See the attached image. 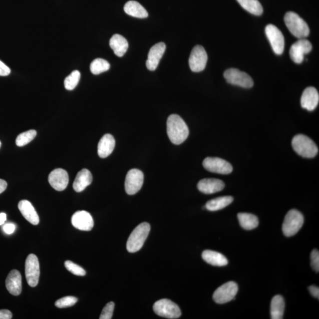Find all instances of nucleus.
Masks as SVG:
<instances>
[{"instance_id":"1","label":"nucleus","mask_w":319,"mask_h":319,"mask_svg":"<svg viewBox=\"0 0 319 319\" xmlns=\"http://www.w3.org/2000/svg\"><path fill=\"white\" fill-rule=\"evenodd\" d=\"M167 133L172 143L179 145L188 137L189 130L187 124L178 115H171L167 121Z\"/></svg>"},{"instance_id":"2","label":"nucleus","mask_w":319,"mask_h":319,"mask_svg":"<svg viewBox=\"0 0 319 319\" xmlns=\"http://www.w3.org/2000/svg\"><path fill=\"white\" fill-rule=\"evenodd\" d=\"M286 26L291 34L299 39L307 38L310 34V29L303 19L297 13L289 12L286 13L284 17Z\"/></svg>"},{"instance_id":"3","label":"nucleus","mask_w":319,"mask_h":319,"mask_svg":"<svg viewBox=\"0 0 319 319\" xmlns=\"http://www.w3.org/2000/svg\"><path fill=\"white\" fill-rule=\"evenodd\" d=\"M150 225L149 223L143 222L138 225L131 233L127 243L128 251L131 253L139 251L149 235Z\"/></svg>"},{"instance_id":"4","label":"nucleus","mask_w":319,"mask_h":319,"mask_svg":"<svg viewBox=\"0 0 319 319\" xmlns=\"http://www.w3.org/2000/svg\"><path fill=\"white\" fill-rule=\"evenodd\" d=\"M292 147L298 155L305 158H313L318 153L316 144L304 135L295 136L292 140Z\"/></svg>"},{"instance_id":"5","label":"nucleus","mask_w":319,"mask_h":319,"mask_svg":"<svg viewBox=\"0 0 319 319\" xmlns=\"http://www.w3.org/2000/svg\"><path fill=\"white\" fill-rule=\"evenodd\" d=\"M303 223L304 217L302 213L297 210L291 209L285 215L282 223V232L285 236L290 237L299 231Z\"/></svg>"},{"instance_id":"6","label":"nucleus","mask_w":319,"mask_h":319,"mask_svg":"<svg viewBox=\"0 0 319 319\" xmlns=\"http://www.w3.org/2000/svg\"><path fill=\"white\" fill-rule=\"evenodd\" d=\"M153 310L159 316L167 318H178L182 314L178 305L166 298L156 301L154 304Z\"/></svg>"},{"instance_id":"7","label":"nucleus","mask_w":319,"mask_h":319,"mask_svg":"<svg viewBox=\"0 0 319 319\" xmlns=\"http://www.w3.org/2000/svg\"><path fill=\"white\" fill-rule=\"evenodd\" d=\"M224 77L229 84L242 88H251L254 85L252 78L238 69L230 68L227 70L225 72Z\"/></svg>"},{"instance_id":"8","label":"nucleus","mask_w":319,"mask_h":319,"mask_svg":"<svg viewBox=\"0 0 319 319\" xmlns=\"http://www.w3.org/2000/svg\"><path fill=\"white\" fill-rule=\"evenodd\" d=\"M238 291L237 284L233 281L226 282L217 288L213 295V300L218 304H225L234 300Z\"/></svg>"},{"instance_id":"9","label":"nucleus","mask_w":319,"mask_h":319,"mask_svg":"<svg viewBox=\"0 0 319 319\" xmlns=\"http://www.w3.org/2000/svg\"><path fill=\"white\" fill-rule=\"evenodd\" d=\"M25 274L28 284L32 287L37 286L40 277V265L35 254H30L26 259Z\"/></svg>"},{"instance_id":"10","label":"nucleus","mask_w":319,"mask_h":319,"mask_svg":"<svg viewBox=\"0 0 319 319\" xmlns=\"http://www.w3.org/2000/svg\"><path fill=\"white\" fill-rule=\"evenodd\" d=\"M265 32L273 51L276 55L282 54L284 51L285 42L282 32L273 25H268L266 26Z\"/></svg>"},{"instance_id":"11","label":"nucleus","mask_w":319,"mask_h":319,"mask_svg":"<svg viewBox=\"0 0 319 319\" xmlns=\"http://www.w3.org/2000/svg\"><path fill=\"white\" fill-rule=\"evenodd\" d=\"M144 183V174L141 170L131 169L128 172L125 181V189L128 195L136 194L142 187Z\"/></svg>"},{"instance_id":"12","label":"nucleus","mask_w":319,"mask_h":319,"mask_svg":"<svg viewBox=\"0 0 319 319\" xmlns=\"http://www.w3.org/2000/svg\"><path fill=\"white\" fill-rule=\"evenodd\" d=\"M208 55L202 46L197 45L192 49L189 59L190 70L194 72H199L205 70Z\"/></svg>"},{"instance_id":"13","label":"nucleus","mask_w":319,"mask_h":319,"mask_svg":"<svg viewBox=\"0 0 319 319\" xmlns=\"http://www.w3.org/2000/svg\"><path fill=\"white\" fill-rule=\"evenodd\" d=\"M203 166L210 172L221 174L232 173L233 167L227 161L218 157H207L204 160Z\"/></svg>"},{"instance_id":"14","label":"nucleus","mask_w":319,"mask_h":319,"mask_svg":"<svg viewBox=\"0 0 319 319\" xmlns=\"http://www.w3.org/2000/svg\"><path fill=\"white\" fill-rule=\"evenodd\" d=\"M312 50V45L305 39H299L292 45L290 50V55L292 61L295 64H300L304 61L305 55Z\"/></svg>"},{"instance_id":"15","label":"nucleus","mask_w":319,"mask_h":319,"mask_svg":"<svg viewBox=\"0 0 319 319\" xmlns=\"http://www.w3.org/2000/svg\"><path fill=\"white\" fill-rule=\"evenodd\" d=\"M72 224L81 231H90L93 229L94 222L90 213L81 210L75 212L72 217Z\"/></svg>"},{"instance_id":"16","label":"nucleus","mask_w":319,"mask_h":319,"mask_svg":"<svg viewBox=\"0 0 319 319\" xmlns=\"http://www.w3.org/2000/svg\"><path fill=\"white\" fill-rule=\"evenodd\" d=\"M48 180L53 188L58 191H63L68 185V174L64 169H55L49 174Z\"/></svg>"},{"instance_id":"17","label":"nucleus","mask_w":319,"mask_h":319,"mask_svg":"<svg viewBox=\"0 0 319 319\" xmlns=\"http://www.w3.org/2000/svg\"><path fill=\"white\" fill-rule=\"evenodd\" d=\"M165 51L166 45L163 42L158 43L150 49L146 61L148 70L151 71L156 70Z\"/></svg>"},{"instance_id":"18","label":"nucleus","mask_w":319,"mask_h":319,"mask_svg":"<svg viewBox=\"0 0 319 319\" xmlns=\"http://www.w3.org/2000/svg\"><path fill=\"white\" fill-rule=\"evenodd\" d=\"M319 102V94L316 89L308 87L305 89L301 98V105L302 108L312 111L317 107Z\"/></svg>"},{"instance_id":"19","label":"nucleus","mask_w":319,"mask_h":319,"mask_svg":"<svg viewBox=\"0 0 319 319\" xmlns=\"http://www.w3.org/2000/svg\"><path fill=\"white\" fill-rule=\"evenodd\" d=\"M6 286L10 293L18 296L22 291V278L21 273L13 269L8 276L6 280Z\"/></svg>"},{"instance_id":"20","label":"nucleus","mask_w":319,"mask_h":319,"mask_svg":"<svg viewBox=\"0 0 319 319\" xmlns=\"http://www.w3.org/2000/svg\"><path fill=\"white\" fill-rule=\"evenodd\" d=\"M225 187V183L217 179H204L197 184L200 192L205 194H213L221 192Z\"/></svg>"},{"instance_id":"21","label":"nucleus","mask_w":319,"mask_h":319,"mask_svg":"<svg viewBox=\"0 0 319 319\" xmlns=\"http://www.w3.org/2000/svg\"><path fill=\"white\" fill-rule=\"evenodd\" d=\"M18 208L24 218L32 225H37L39 217L32 204L28 200H23L19 203Z\"/></svg>"},{"instance_id":"22","label":"nucleus","mask_w":319,"mask_h":319,"mask_svg":"<svg viewBox=\"0 0 319 319\" xmlns=\"http://www.w3.org/2000/svg\"><path fill=\"white\" fill-rule=\"evenodd\" d=\"M116 140L112 135L107 134L101 138L98 145V154L101 158H106L113 152Z\"/></svg>"},{"instance_id":"23","label":"nucleus","mask_w":319,"mask_h":319,"mask_svg":"<svg viewBox=\"0 0 319 319\" xmlns=\"http://www.w3.org/2000/svg\"><path fill=\"white\" fill-rule=\"evenodd\" d=\"M93 182V175L90 170L82 169L77 174L73 184L74 189L77 192L83 191Z\"/></svg>"},{"instance_id":"24","label":"nucleus","mask_w":319,"mask_h":319,"mask_svg":"<svg viewBox=\"0 0 319 319\" xmlns=\"http://www.w3.org/2000/svg\"><path fill=\"white\" fill-rule=\"evenodd\" d=\"M202 256L204 261L213 266L222 267L228 264V259L224 255L212 250H205L203 252Z\"/></svg>"},{"instance_id":"25","label":"nucleus","mask_w":319,"mask_h":319,"mask_svg":"<svg viewBox=\"0 0 319 319\" xmlns=\"http://www.w3.org/2000/svg\"><path fill=\"white\" fill-rule=\"evenodd\" d=\"M110 46L115 55L118 57H122L128 50V43L123 36L117 34L111 38Z\"/></svg>"},{"instance_id":"26","label":"nucleus","mask_w":319,"mask_h":319,"mask_svg":"<svg viewBox=\"0 0 319 319\" xmlns=\"http://www.w3.org/2000/svg\"><path fill=\"white\" fill-rule=\"evenodd\" d=\"M124 10L126 14L134 18L144 19L149 16L146 10L139 3L135 1L128 2L125 5Z\"/></svg>"},{"instance_id":"27","label":"nucleus","mask_w":319,"mask_h":319,"mask_svg":"<svg viewBox=\"0 0 319 319\" xmlns=\"http://www.w3.org/2000/svg\"><path fill=\"white\" fill-rule=\"evenodd\" d=\"M285 308L284 298L280 295H277L272 298L271 302V318L281 319L283 318Z\"/></svg>"},{"instance_id":"28","label":"nucleus","mask_w":319,"mask_h":319,"mask_svg":"<svg viewBox=\"0 0 319 319\" xmlns=\"http://www.w3.org/2000/svg\"><path fill=\"white\" fill-rule=\"evenodd\" d=\"M233 197L230 196L216 197L207 202L205 208L209 211H217L226 208L233 202Z\"/></svg>"},{"instance_id":"29","label":"nucleus","mask_w":319,"mask_h":319,"mask_svg":"<svg viewBox=\"0 0 319 319\" xmlns=\"http://www.w3.org/2000/svg\"><path fill=\"white\" fill-rule=\"evenodd\" d=\"M238 219L240 225L246 230H252L259 225V220L255 215L248 213H239Z\"/></svg>"},{"instance_id":"30","label":"nucleus","mask_w":319,"mask_h":319,"mask_svg":"<svg viewBox=\"0 0 319 319\" xmlns=\"http://www.w3.org/2000/svg\"><path fill=\"white\" fill-rule=\"evenodd\" d=\"M245 11L255 16H261L263 13L262 6L258 0H237Z\"/></svg>"},{"instance_id":"31","label":"nucleus","mask_w":319,"mask_h":319,"mask_svg":"<svg viewBox=\"0 0 319 319\" xmlns=\"http://www.w3.org/2000/svg\"><path fill=\"white\" fill-rule=\"evenodd\" d=\"M110 68L109 62L105 59L98 58L92 62L90 65V70L94 75H99L107 72Z\"/></svg>"},{"instance_id":"32","label":"nucleus","mask_w":319,"mask_h":319,"mask_svg":"<svg viewBox=\"0 0 319 319\" xmlns=\"http://www.w3.org/2000/svg\"><path fill=\"white\" fill-rule=\"evenodd\" d=\"M36 135H37V133L34 130L25 131V132L19 134L16 140V145L19 147L27 145L35 139Z\"/></svg>"},{"instance_id":"33","label":"nucleus","mask_w":319,"mask_h":319,"mask_svg":"<svg viewBox=\"0 0 319 319\" xmlns=\"http://www.w3.org/2000/svg\"><path fill=\"white\" fill-rule=\"evenodd\" d=\"M81 78V74L80 71H74L65 78L64 81V85L66 90L72 91L74 90L77 86Z\"/></svg>"},{"instance_id":"34","label":"nucleus","mask_w":319,"mask_h":319,"mask_svg":"<svg viewBox=\"0 0 319 319\" xmlns=\"http://www.w3.org/2000/svg\"><path fill=\"white\" fill-rule=\"evenodd\" d=\"M78 301V298L73 296H67L59 299L55 302V305L58 308H67L73 306Z\"/></svg>"},{"instance_id":"35","label":"nucleus","mask_w":319,"mask_h":319,"mask_svg":"<svg viewBox=\"0 0 319 319\" xmlns=\"http://www.w3.org/2000/svg\"><path fill=\"white\" fill-rule=\"evenodd\" d=\"M66 268L72 274L78 276H84L86 275V271L83 268L80 267V265L75 264L71 261H66L65 262Z\"/></svg>"},{"instance_id":"36","label":"nucleus","mask_w":319,"mask_h":319,"mask_svg":"<svg viewBox=\"0 0 319 319\" xmlns=\"http://www.w3.org/2000/svg\"><path fill=\"white\" fill-rule=\"evenodd\" d=\"M115 304L113 301L108 302L103 308L100 315V319H111L113 317Z\"/></svg>"},{"instance_id":"37","label":"nucleus","mask_w":319,"mask_h":319,"mask_svg":"<svg viewBox=\"0 0 319 319\" xmlns=\"http://www.w3.org/2000/svg\"><path fill=\"white\" fill-rule=\"evenodd\" d=\"M311 266L314 270L319 271V252L317 249H314L310 255Z\"/></svg>"},{"instance_id":"38","label":"nucleus","mask_w":319,"mask_h":319,"mask_svg":"<svg viewBox=\"0 0 319 319\" xmlns=\"http://www.w3.org/2000/svg\"><path fill=\"white\" fill-rule=\"evenodd\" d=\"M11 70L8 66L0 61V76L2 77H6L11 74Z\"/></svg>"},{"instance_id":"39","label":"nucleus","mask_w":319,"mask_h":319,"mask_svg":"<svg viewBox=\"0 0 319 319\" xmlns=\"http://www.w3.org/2000/svg\"><path fill=\"white\" fill-rule=\"evenodd\" d=\"M16 229V226L13 223H8L3 226V231H5L7 234H12L15 232Z\"/></svg>"},{"instance_id":"40","label":"nucleus","mask_w":319,"mask_h":319,"mask_svg":"<svg viewBox=\"0 0 319 319\" xmlns=\"http://www.w3.org/2000/svg\"><path fill=\"white\" fill-rule=\"evenodd\" d=\"M13 314L9 310H0V319H11Z\"/></svg>"},{"instance_id":"41","label":"nucleus","mask_w":319,"mask_h":319,"mask_svg":"<svg viewBox=\"0 0 319 319\" xmlns=\"http://www.w3.org/2000/svg\"><path fill=\"white\" fill-rule=\"evenodd\" d=\"M308 290L310 294L315 298H319V288L317 286L311 285L308 287Z\"/></svg>"},{"instance_id":"42","label":"nucleus","mask_w":319,"mask_h":319,"mask_svg":"<svg viewBox=\"0 0 319 319\" xmlns=\"http://www.w3.org/2000/svg\"><path fill=\"white\" fill-rule=\"evenodd\" d=\"M8 187V183L5 180L0 179V194L4 192Z\"/></svg>"},{"instance_id":"43","label":"nucleus","mask_w":319,"mask_h":319,"mask_svg":"<svg viewBox=\"0 0 319 319\" xmlns=\"http://www.w3.org/2000/svg\"><path fill=\"white\" fill-rule=\"evenodd\" d=\"M7 219V215L5 213H0V225L4 224Z\"/></svg>"},{"instance_id":"44","label":"nucleus","mask_w":319,"mask_h":319,"mask_svg":"<svg viewBox=\"0 0 319 319\" xmlns=\"http://www.w3.org/2000/svg\"><path fill=\"white\" fill-rule=\"evenodd\" d=\"M1 146H2V143H1V141H0V147H1Z\"/></svg>"}]
</instances>
